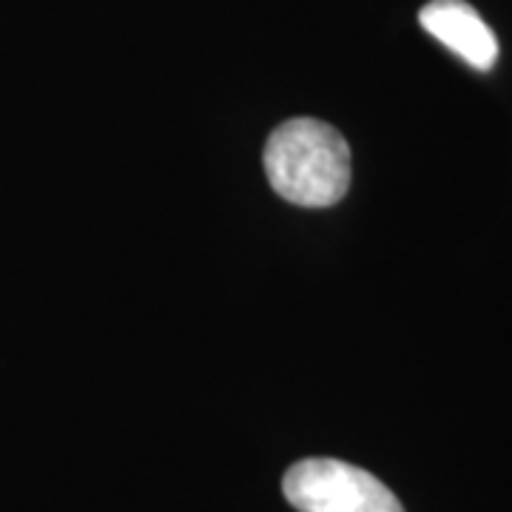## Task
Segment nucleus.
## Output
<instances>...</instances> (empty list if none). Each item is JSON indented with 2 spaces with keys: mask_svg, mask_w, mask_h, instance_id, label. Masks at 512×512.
<instances>
[{
  "mask_svg": "<svg viewBox=\"0 0 512 512\" xmlns=\"http://www.w3.org/2000/svg\"><path fill=\"white\" fill-rule=\"evenodd\" d=\"M265 174L282 200L302 208H328L348 194L350 148L328 123L296 117L268 137Z\"/></svg>",
  "mask_w": 512,
  "mask_h": 512,
  "instance_id": "obj_1",
  "label": "nucleus"
},
{
  "mask_svg": "<svg viewBox=\"0 0 512 512\" xmlns=\"http://www.w3.org/2000/svg\"><path fill=\"white\" fill-rule=\"evenodd\" d=\"M299 512H404L399 498L362 467L336 458H305L282 481Z\"/></svg>",
  "mask_w": 512,
  "mask_h": 512,
  "instance_id": "obj_2",
  "label": "nucleus"
},
{
  "mask_svg": "<svg viewBox=\"0 0 512 512\" xmlns=\"http://www.w3.org/2000/svg\"><path fill=\"white\" fill-rule=\"evenodd\" d=\"M421 26L450 52L478 72H490L498 60V40L476 9L464 0H430L421 9Z\"/></svg>",
  "mask_w": 512,
  "mask_h": 512,
  "instance_id": "obj_3",
  "label": "nucleus"
}]
</instances>
